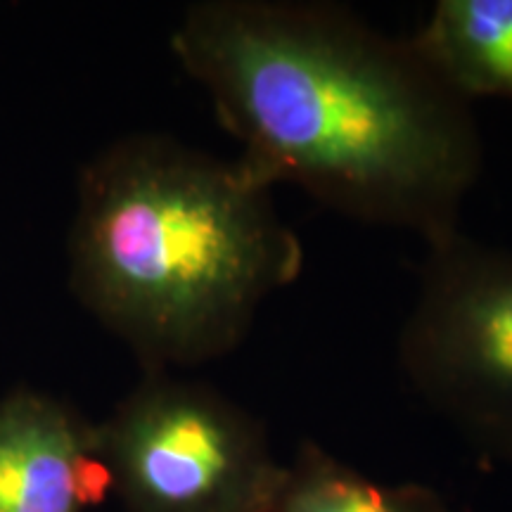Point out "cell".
Wrapping results in <instances>:
<instances>
[{"mask_svg":"<svg viewBox=\"0 0 512 512\" xmlns=\"http://www.w3.org/2000/svg\"><path fill=\"white\" fill-rule=\"evenodd\" d=\"M95 434L126 512H275L283 491L264 422L176 373H143Z\"/></svg>","mask_w":512,"mask_h":512,"instance_id":"obj_3","label":"cell"},{"mask_svg":"<svg viewBox=\"0 0 512 512\" xmlns=\"http://www.w3.org/2000/svg\"><path fill=\"white\" fill-rule=\"evenodd\" d=\"M273 188L240 159L162 133L119 138L81 169L69 287L147 370L233 354L261 304L304 271Z\"/></svg>","mask_w":512,"mask_h":512,"instance_id":"obj_2","label":"cell"},{"mask_svg":"<svg viewBox=\"0 0 512 512\" xmlns=\"http://www.w3.org/2000/svg\"><path fill=\"white\" fill-rule=\"evenodd\" d=\"M110 494L95 422L57 396H0V512H86Z\"/></svg>","mask_w":512,"mask_h":512,"instance_id":"obj_5","label":"cell"},{"mask_svg":"<svg viewBox=\"0 0 512 512\" xmlns=\"http://www.w3.org/2000/svg\"><path fill=\"white\" fill-rule=\"evenodd\" d=\"M425 247L399 370L482 456L512 463V252L460 228Z\"/></svg>","mask_w":512,"mask_h":512,"instance_id":"obj_4","label":"cell"},{"mask_svg":"<svg viewBox=\"0 0 512 512\" xmlns=\"http://www.w3.org/2000/svg\"><path fill=\"white\" fill-rule=\"evenodd\" d=\"M408 43L460 100H512V0H439Z\"/></svg>","mask_w":512,"mask_h":512,"instance_id":"obj_6","label":"cell"},{"mask_svg":"<svg viewBox=\"0 0 512 512\" xmlns=\"http://www.w3.org/2000/svg\"><path fill=\"white\" fill-rule=\"evenodd\" d=\"M171 53L266 185L292 183L347 219L422 242L458 228L482 136L470 102L408 38L332 3L202 0L183 12Z\"/></svg>","mask_w":512,"mask_h":512,"instance_id":"obj_1","label":"cell"},{"mask_svg":"<svg viewBox=\"0 0 512 512\" xmlns=\"http://www.w3.org/2000/svg\"><path fill=\"white\" fill-rule=\"evenodd\" d=\"M275 512H456L432 486L382 484L325 451L299 444L287 465Z\"/></svg>","mask_w":512,"mask_h":512,"instance_id":"obj_7","label":"cell"}]
</instances>
